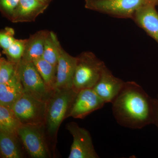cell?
Segmentation results:
<instances>
[{
    "label": "cell",
    "mask_w": 158,
    "mask_h": 158,
    "mask_svg": "<svg viewBox=\"0 0 158 158\" xmlns=\"http://www.w3.org/2000/svg\"><path fill=\"white\" fill-rule=\"evenodd\" d=\"M112 104L114 117L122 126L139 129L152 120L151 101L143 88L135 82H125Z\"/></svg>",
    "instance_id": "1"
},
{
    "label": "cell",
    "mask_w": 158,
    "mask_h": 158,
    "mask_svg": "<svg viewBox=\"0 0 158 158\" xmlns=\"http://www.w3.org/2000/svg\"><path fill=\"white\" fill-rule=\"evenodd\" d=\"M77 92L73 88L55 90L47 101L44 125L51 138L56 139L60 125L68 117Z\"/></svg>",
    "instance_id": "2"
},
{
    "label": "cell",
    "mask_w": 158,
    "mask_h": 158,
    "mask_svg": "<svg viewBox=\"0 0 158 158\" xmlns=\"http://www.w3.org/2000/svg\"><path fill=\"white\" fill-rule=\"evenodd\" d=\"M106 65L92 52H85L77 56L73 88L78 92L86 88H93L101 76Z\"/></svg>",
    "instance_id": "3"
},
{
    "label": "cell",
    "mask_w": 158,
    "mask_h": 158,
    "mask_svg": "<svg viewBox=\"0 0 158 158\" xmlns=\"http://www.w3.org/2000/svg\"><path fill=\"white\" fill-rule=\"evenodd\" d=\"M149 0H85L86 9L119 19H132Z\"/></svg>",
    "instance_id": "4"
},
{
    "label": "cell",
    "mask_w": 158,
    "mask_h": 158,
    "mask_svg": "<svg viewBox=\"0 0 158 158\" xmlns=\"http://www.w3.org/2000/svg\"><path fill=\"white\" fill-rule=\"evenodd\" d=\"M46 102L24 92L12 108L23 125H44Z\"/></svg>",
    "instance_id": "5"
},
{
    "label": "cell",
    "mask_w": 158,
    "mask_h": 158,
    "mask_svg": "<svg viewBox=\"0 0 158 158\" xmlns=\"http://www.w3.org/2000/svg\"><path fill=\"white\" fill-rule=\"evenodd\" d=\"M44 125H22L18 131L27 152L31 157L47 158L50 156L46 141Z\"/></svg>",
    "instance_id": "6"
},
{
    "label": "cell",
    "mask_w": 158,
    "mask_h": 158,
    "mask_svg": "<svg viewBox=\"0 0 158 158\" xmlns=\"http://www.w3.org/2000/svg\"><path fill=\"white\" fill-rule=\"evenodd\" d=\"M18 72L24 92L46 102L53 91L45 85L34 62L22 59L19 64Z\"/></svg>",
    "instance_id": "7"
},
{
    "label": "cell",
    "mask_w": 158,
    "mask_h": 158,
    "mask_svg": "<svg viewBox=\"0 0 158 158\" xmlns=\"http://www.w3.org/2000/svg\"><path fill=\"white\" fill-rule=\"evenodd\" d=\"M66 129L73 137L69 158H98L90 133L80 127L77 123L71 122L66 125Z\"/></svg>",
    "instance_id": "8"
},
{
    "label": "cell",
    "mask_w": 158,
    "mask_h": 158,
    "mask_svg": "<svg viewBox=\"0 0 158 158\" xmlns=\"http://www.w3.org/2000/svg\"><path fill=\"white\" fill-rule=\"evenodd\" d=\"M105 104L93 88L82 89L77 92L68 117L84 118L94 111L101 109Z\"/></svg>",
    "instance_id": "9"
},
{
    "label": "cell",
    "mask_w": 158,
    "mask_h": 158,
    "mask_svg": "<svg viewBox=\"0 0 158 158\" xmlns=\"http://www.w3.org/2000/svg\"><path fill=\"white\" fill-rule=\"evenodd\" d=\"M77 62V57L69 55L59 44L55 90L73 88Z\"/></svg>",
    "instance_id": "10"
},
{
    "label": "cell",
    "mask_w": 158,
    "mask_h": 158,
    "mask_svg": "<svg viewBox=\"0 0 158 158\" xmlns=\"http://www.w3.org/2000/svg\"><path fill=\"white\" fill-rule=\"evenodd\" d=\"M124 83L121 79L114 76L106 66L99 80L93 89L106 103H112L120 93Z\"/></svg>",
    "instance_id": "11"
},
{
    "label": "cell",
    "mask_w": 158,
    "mask_h": 158,
    "mask_svg": "<svg viewBox=\"0 0 158 158\" xmlns=\"http://www.w3.org/2000/svg\"><path fill=\"white\" fill-rule=\"evenodd\" d=\"M132 19L158 44V13L155 5L149 3L141 7Z\"/></svg>",
    "instance_id": "12"
},
{
    "label": "cell",
    "mask_w": 158,
    "mask_h": 158,
    "mask_svg": "<svg viewBox=\"0 0 158 158\" xmlns=\"http://www.w3.org/2000/svg\"><path fill=\"white\" fill-rule=\"evenodd\" d=\"M48 5L38 0H20L10 20L13 23L32 22L44 13Z\"/></svg>",
    "instance_id": "13"
},
{
    "label": "cell",
    "mask_w": 158,
    "mask_h": 158,
    "mask_svg": "<svg viewBox=\"0 0 158 158\" xmlns=\"http://www.w3.org/2000/svg\"><path fill=\"white\" fill-rule=\"evenodd\" d=\"M24 92V90L18 71L8 81L0 84V106L12 109L15 103Z\"/></svg>",
    "instance_id": "14"
},
{
    "label": "cell",
    "mask_w": 158,
    "mask_h": 158,
    "mask_svg": "<svg viewBox=\"0 0 158 158\" xmlns=\"http://www.w3.org/2000/svg\"><path fill=\"white\" fill-rule=\"evenodd\" d=\"M50 31L41 30L31 35L27 39L25 49L22 59L30 62L42 58L46 39Z\"/></svg>",
    "instance_id": "15"
},
{
    "label": "cell",
    "mask_w": 158,
    "mask_h": 158,
    "mask_svg": "<svg viewBox=\"0 0 158 158\" xmlns=\"http://www.w3.org/2000/svg\"><path fill=\"white\" fill-rule=\"evenodd\" d=\"M18 135L0 131L1 158L23 157Z\"/></svg>",
    "instance_id": "16"
},
{
    "label": "cell",
    "mask_w": 158,
    "mask_h": 158,
    "mask_svg": "<svg viewBox=\"0 0 158 158\" xmlns=\"http://www.w3.org/2000/svg\"><path fill=\"white\" fill-rule=\"evenodd\" d=\"M22 125L12 109L0 106V131L18 135Z\"/></svg>",
    "instance_id": "17"
},
{
    "label": "cell",
    "mask_w": 158,
    "mask_h": 158,
    "mask_svg": "<svg viewBox=\"0 0 158 158\" xmlns=\"http://www.w3.org/2000/svg\"><path fill=\"white\" fill-rule=\"evenodd\" d=\"M33 62L48 88L51 91H54L56 79L57 67L43 58L36 59Z\"/></svg>",
    "instance_id": "18"
},
{
    "label": "cell",
    "mask_w": 158,
    "mask_h": 158,
    "mask_svg": "<svg viewBox=\"0 0 158 158\" xmlns=\"http://www.w3.org/2000/svg\"><path fill=\"white\" fill-rule=\"evenodd\" d=\"M59 44L60 42L56 34L52 31H50L46 39L42 58L56 67Z\"/></svg>",
    "instance_id": "19"
},
{
    "label": "cell",
    "mask_w": 158,
    "mask_h": 158,
    "mask_svg": "<svg viewBox=\"0 0 158 158\" xmlns=\"http://www.w3.org/2000/svg\"><path fill=\"white\" fill-rule=\"evenodd\" d=\"M27 39H16L11 46L2 53L7 59L12 62L19 63L21 61L25 49Z\"/></svg>",
    "instance_id": "20"
},
{
    "label": "cell",
    "mask_w": 158,
    "mask_h": 158,
    "mask_svg": "<svg viewBox=\"0 0 158 158\" xmlns=\"http://www.w3.org/2000/svg\"><path fill=\"white\" fill-rule=\"evenodd\" d=\"M19 62L16 63L1 57L0 59V84L8 81L15 75L18 71Z\"/></svg>",
    "instance_id": "21"
},
{
    "label": "cell",
    "mask_w": 158,
    "mask_h": 158,
    "mask_svg": "<svg viewBox=\"0 0 158 158\" xmlns=\"http://www.w3.org/2000/svg\"><path fill=\"white\" fill-rule=\"evenodd\" d=\"M15 31L12 28L7 27L0 32V46L2 51L7 49L15 42Z\"/></svg>",
    "instance_id": "22"
},
{
    "label": "cell",
    "mask_w": 158,
    "mask_h": 158,
    "mask_svg": "<svg viewBox=\"0 0 158 158\" xmlns=\"http://www.w3.org/2000/svg\"><path fill=\"white\" fill-rule=\"evenodd\" d=\"M20 0H0V7L2 13L10 19L18 5Z\"/></svg>",
    "instance_id": "23"
},
{
    "label": "cell",
    "mask_w": 158,
    "mask_h": 158,
    "mask_svg": "<svg viewBox=\"0 0 158 158\" xmlns=\"http://www.w3.org/2000/svg\"><path fill=\"white\" fill-rule=\"evenodd\" d=\"M38 1L44 3V4L49 5V3L51 2L52 0H38Z\"/></svg>",
    "instance_id": "24"
},
{
    "label": "cell",
    "mask_w": 158,
    "mask_h": 158,
    "mask_svg": "<svg viewBox=\"0 0 158 158\" xmlns=\"http://www.w3.org/2000/svg\"><path fill=\"white\" fill-rule=\"evenodd\" d=\"M150 3L156 5L158 2V0H149Z\"/></svg>",
    "instance_id": "25"
},
{
    "label": "cell",
    "mask_w": 158,
    "mask_h": 158,
    "mask_svg": "<svg viewBox=\"0 0 158 158\" xmlns=\"http://www.w3.org/2000/svg\"><path fill=\"white\" fill-rule=\"evenodd\" d=\"M156 114L157 115V117L158 118V106H157V109L156 110Z\"/></svg>",
    "instance_id": "26"
}]
</instances>
